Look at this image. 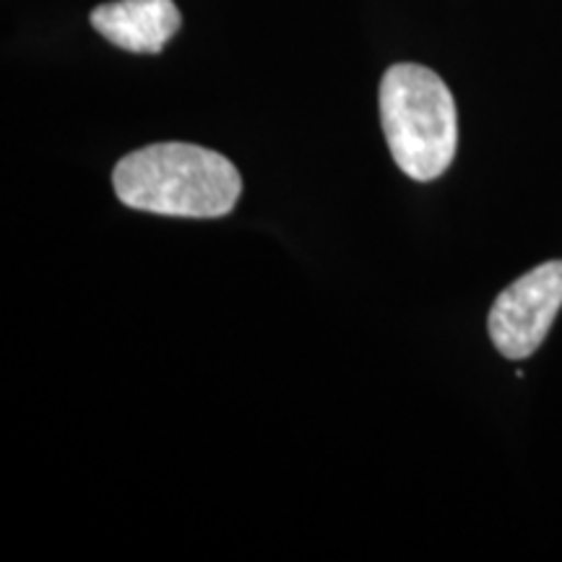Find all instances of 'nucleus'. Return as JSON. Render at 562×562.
Wrapping results in <instances>:
<instances>
[{
	"instance_id": "4",
	"label": "nucleus",
	"mask_w": 562,
	"mask_h": 562,
	"mask_svg": "<svg viewBox=\"0 0 562 562\" xmlns=\"http://www.w3.org/2000/svg\"><path fill=\"white\" fill-rule=\"evenodd\" d=\"M91 26L104 40L128 53L157 55L180 30V11L172 0H115L91 11Z\"/></svg>"
},
{
	"instance_id": "2",
	"label": "nucleus",
	"mask_w": 562,
	"mask_h": 562,
	"mask_svg": "<svg viewBox=\"0 0 562 562\" xmlns=\"http://www.w3.org/2000/svg\"><path fill=\"white\" fill-rule=\"evenodd\" d=\"M381 125L398 170L417 182L440 178L459 146L451 89L417 63H396L381 81Z\"/></svg>"
},
{
	"instance_id": "3",
	"label": "nucleus",
	"mask_w": 562,
	"mask_h": 562,
	"mask_svg": "<svg viewBox=\"0 0 562 562\" xmlns=\"http://www.w3.org/2000/svg\"><path fill=\"white\" fill-rule=\"evenodd\" d=\"M562 307V261H547L513 281L492 305L490 339L508 360H526L542 347Z\"/></svg>"
},
{
	"instance_id": "1",
	"label": "nucleus",
	"mask_w": 562,
	"mask_h": 562,
	"mask_svg": "<svg viewBox=\"0 0 562 562\" xmlns=\"http://www.w3.org/2000/svg\"><path fill=\"white\" fill-rule=\"evenodd\" d=\"M117 199L136 211L216 220L237 206L243 178L222 154L195 144H154L131 151L112 172Z\"/></svg>"
}]
</instances>
